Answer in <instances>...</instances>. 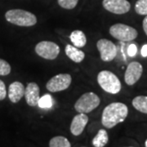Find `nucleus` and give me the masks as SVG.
<instances>
[{"instance_id":"9","label":"nucleus","mask_w":147,"mask_h":147,"mask_svg":"<svg viewBox=\"0 0 147 147\" xmlns=\"http://www.w3.org/2000/svg\"><path fill=\"white\" fill-rule=\"evenodd\" d=\"M102 6L105 10L117 15H123L131 9V3L127 0H103Z\"/></svg>"},{"instance_id":"11","label":"nucleus","mask_w":147,"mask_h":147,"mask_svg":"<svg viewBox=\"0 0 147 147\" xmlns=\"http://www.w3.org/2000/svg\"><path fill=\"white\" fill-rule=\"evenodd\" d=\"M88 120V117L84 113H79L77 115L74 116L70 124V132L72 135L75 137L81 135L87 126Z\"/></svg>"},{"instance_id":"26","label":"nucleus","mask_w":147,"mask_h":147,"mask_svg":"<svg viewBox=\"0 0 147 147\" xmlns=\"http://www.w3.org/2000/svg\"><path fill=\"white\" fill-rule=\"evenodd\" d=\"M141 53H142V56L143 57H147V44H145L142 48V51H141Z\"/></svg>"},{"instance_id":"4","label":"nucleus","mask_w":147,"mask_h":147,"mask_svg":"<svg viewBox=\"0 0 147 147\" xmlns=\"http://www.w3.org/2000/svg\"><path fill=\"white\" fill-rule=\"evenodd\" d=\"M100 103V97L97 95L92 92H88L83 94L74 105V110L79 113L88 114L96 109Z\"/></svg>"},{"instance_id":"12","label":"nucleus","mask_w":147,"mask_h":147,"mask_svg":"<svg viewBox=\"0 0 147 147\" xmlns=\"http://www.w3.org/2000/svg\"><path fill=\"white\" fill-rule=\"evenodd\" d=\"M25 98L30 106H36L40 99V88L36 83H30L25 88Z\"/></svg>"},{"instance_id":"17","label":"nucleus","mask_w":147,"mask_h":147,"mask_svg":"<svg viewBox=\"0 0 147 147\" xmlns=\"http://www.w3.org/2000/svg\"><path fill=\"white\" fill-rule=\"evenodd\" d=\"M132 106L138 111L143 114H147V96H137L131 101Z\"/></svg>"},{"instance_id":"7","label":"nucleus","mask_w":147,"mask_h":147,"mask_svg":"<svg viewBox=\"0 0 147 147\" xmlns=\"http://www.w3.org/2000/svg\"><path fill=\"white\" fill-rule=\"evenodd\" d=\"M35 53L40 57L46 60H54L60 53V47L51 41H41L35 46Z\"/></svg>"},{"instance_id":"2","label":"nucleus","mask_w":147,"mask_h":147,"mask_svg":"<svg viewBox=\"0 0 147 147\" xmlns=\"http://www.w3.org/2000/svg\"><path fill=\"white\" fill-rule=\"evenodd\" d=\"M5 18L8 22L18 26H33L37 23V17L34 14L22 9L7 11L5 13Z\"/></svg>"},{"instance_id":"19","label":"nucleus","mask_w":147,"mask_h":147,"mask_svg":"<svg viewBox=\"0 0 147 147\" xmlns=\"http://www.w3.org/2000/svg\"><path fill=\"white\" fill-rule=\"evenodd\" d=\"M135 11L138 15H147V0H137L135 4Z\"/></svg>"},{"instance_id":"27","label":"nucleus","mask_w":147,"mask_h":147,"mask_svg":"<svg viewBox=\"0 0 147 147\" xmlns=\"http://www.w3.org/2000/svg\"><path fill=\"white\" fill-rule=\"evenodd\" d=\"M145 146L147 147V139H146V142H145Z\"/></svg>"},{"instance_id":"15","label":"nucleus","mask_w":147,"mask_h":147,"mask_svg":"<svg viewBox=\"0 0 147 147\" xmlns=\"http://www.w3.org/2000/svg\"><path fill=\"white\" fill-rule=\"evenodd\" d=\"M69 38L74 46L77 47H84L87 43V37L82 30H74L70 34Z\"/></svg>"},{"instance_id":"20","label":"nucleus","mask_w":147,"mask_h":147,"mask_svg":"<svg viewBox=\"0 0 147 147\" xmlns=\"http://www.w3.org/2000/svg\"><path fill=\"white\" fill-rule=\"evenodd\" d=\"M57 3L61 7L67 10L74 9L79 3V0H57Z\"/></svg>"},{"instance_id":"18","label":"nucleus","mask_w":147,"mask_h":147,"mask_svg":"<svg viewBox=\"0 0 147 147\" xmlns=\"http://www.w3.org/2000/svg\"><path fill=\"white\" fill-rule=\"evenodd\" d=\"M50 147H70L71 144L66 137L63 136H57L53 137L49 142Z\"/></svg>"},{"instance_id":"8","label":"nucleus","mask_w":147,"mask_h":147,"mask_svg":"<svg viewBox=\"0 0 147 147\" xmlns=\"http://www.w3.org/2000/svg\"><path fill=\"white\" fill-rule=\"evenodd\" d=\"M96 47L100 53V59L103 61L109 62L115 58L117 55V47L112 41L106 38L99 39L96 42Z\"/></svg>"},{"instance_id":"22","label":"nucleus","mask_w":147,"mask_h":147,"mask_svg":"<svg viewBox=\"0 0 147 147\" xmlns=\"http://www.w3.org/2000/svg\"><path fill=\"white\" fill-rule=\"evenodd\" d=\"M11 72V65L8 62L0 58V75L6 76Z\"/></svg>"},{"instance_id":"16","label":"nucleus","mask_w":147,"mask_h":147,"mask_svg":"<svg viewBox=\"0 0 147 147\" xmlns=\"http://www.w3.org/2000/svg\"><path fill=\"white\" fill-rule=\"evenodd\" d=\"M109 136L105 129H100L92 139V145L95 147H104L108 144Z\"/></svg>"},{"instance_id":"1","label":"nucleus","mask_w":147,"mask_h":147,"mask_svg":"<svg viewBox=\"0 0 147 147\" xmlns=\"http://www.w3.org/2000/svg\"><path fill=\"white\" fill-rule=\"evenodd\" d=\"M128 115V108L124 103L113 102L106 105L101 115L102 125L108 128H113L117 124L123 123Z\"/></svg>"},{"instance_id":"14","label":"nucleus","mask_w":147,"mask_h":147,"mask_svg":"<svg viewBox=\"0 0 147 147\" xmlns=\"http://www.w3.org/2000/svg\"><path fill=\"white\" fill-rule=\"evenodd\" d=\"M65 52L66 56L75 63L82 62L85 58V53L82 50H79V47L70 45V44L65 46Z\"/></svg>"},{"instance_id":"24","label":"nucleus","mask_w":147,"mask_h":147,"mask_svg":"<svg viewBox=\"0 0 147 147\" xmlns=\"http://www.w3.org/2000/svg\"><path fill=\"white\" fill-rule=\"evenodd\" d=\"M137 47L136 44H131L127 48V55L131 57H133L137 55Z\"/></svg>"},{"instance_id":"3","label":"nucleus","mask_w":147,"mask_h":147,"mask_svg":"<svg viewBox=\"0 0 147 147\" xmlns=\"http://www.w3.org/2000/svg\"><path fill=\"white\" fill-rule=\"evenodd\" d=\"M97 83L102 89L110 94L119 93L122 88L119 79L110 70H101L99 72Z\"/></svg>"},{"instance_id":"25","label":"nucleus","mask_w":147,"mask_h":147,"mask_svg":"<svg viewBox=\"0 0 147 147\" xmlns=\"http://www.w3.org/2000/svg\"><path fill=\"white\" fill-rule=\"evenodd\" d=\"M142 26H143V30H144V32L146 33L147 36V15L146 16V17L144 18L143 20V22H142Z\"/></svg>"},{"instance_id":"10","label":"nucleus","mask_w":147,"mask_h":147,"mask_svg":"<svg viewBox=\"0 0 147 147\" xmlns=\"http://www.w3.org/2000/svg\"><path fill=\"white\" fill-rule=\"evenodd\" d=\"M143 73V66L138 61H132L127 67L124 74V81L127 85L132 86L138 82Z\"/></svg>"},{"instance_id":"23","label":"nucleus","mask_w":147,"mask_h":147,"mask_svg":"<svg viewBox=\"0 0 147 147\" xmlns=\"http://www.w3.org/2000/svg\"><path fill=\"white\" fill-rule=\"evenodd\" d=\"M7 96V90H6L5 84L3 81L0 79V100H3L5 99Z\"/></svg>"},{"instance_id":"6","label":"nucleus","mask_w":147,"mask_h":147,"mask_svg":"<svg viewBox=\"0 0 147 147\" xmlns=\"http://www.w3.org/2000/svg\"><path fill=\"white\" fill-rule=\"evenodd\" d=\"M72 77L69 74H59L49 79L46 84L47 89L51 92H59L70 86Z\"/></svg>"},{"instance_id":"21","label":"nucleus","mask_w":147,"mask_h":147,"mask_svg":"<svg viewBox=\"0 0 147 147\" xmlns=\"http://www.w3.org/2000/svg\"><path fill=\"white\" fill-rule=\"evenodd\" d=\"M38 106L40 108H50L52 107L53 105V99H52V96L50 95L46 94L44 95L42 97H40V99L38 100Z\"/></svg>"},{"instance_id":"13","label":"nucleus","mask_w":147,"mask_h":147,"mask_svg":"<svg viewBox=\"0 0 147 147\" xmlns=\"http://www.w3.org/2000/svg\"><path fill=\"white\" fill-rule=\"evenodd\" d=\"M25 95V87L21 82H13L9 85L8 97L12 103H17Z\"/></svg>"},{"instance_id":"5","label":"nucleus","mask_w":147,"mask_h":147,"mask_svg":"<svg viewBox=\"0 0 147 147\" xmlns=\"http://www.w3.org/2000/svg\"><path fill=\"white\" fill-rule=\"evenodd\" d=\"M110 34L116 39L123 42H129L137 38V30L133 27L122 23H117L110 28Z\"/></svg>"}]
</instances>
